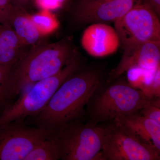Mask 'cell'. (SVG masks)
Instances as JSON below:
<instances>
[{"label": "cell", "instance_id": "ffe728a7", "mask_svg": "<svg viewBox=\"0 0 160 160\" xmlns=\"http://www.w3.org/2000/svg\"><path fill=\"white\" fill-rule=\"evenodd\" d=\"M35 5L41 10L51 11L61 8L63 3L60 0H34Z\"/></svg>", "mask_w": 160, "mask_h": 160}, {"label": "cell", "instance_id": "ba28073f", "mask_svg": "<svg viewBox=\"0 0 160 160\" xmlns=\"http://www.w3.org/2000/svg\"><path fill=\"white\" fill-rule=\"evenodd\" d=\"M114 25L122 46L138 42L160 41L158 16L147 3L135 5L115 22Z\"/></svg>", "mask_w": 160, "mask_h": 160}, {"label": "cell", "instance_id": "5b68a950", "mask_svg": "<svg viewBox=\"0 0 160 160\" xmlns=\"http://www.w3.org/2000/svg\"><path fill=\"white\" fill-rule=\"evenodd\" d=\"M109 129L78 120L67 124L54 135L57 138L60 160H102L101 151Z\"/></svg>", "mask_w": 160, "mask_h": 160}, {"label": "cell", "instance_id": "e0dca14e", "mask_svg": "<svg viewBox=\"0 0 160 160\" xmlns=\"http://www.w3.org/2000/svg\"><path fill=\"white\" fill-rule=\"evenodd\" d=\"M30 17L41 37L53 33L59 26L57 18L50 11L41 10L40 12L30 15Z\"/></svg>", "mask_w": 160, "mask_h": 160}, {"label": "cell", "instance_id": "7a4b0ae2", "mask_svg": "<svg viewBox=\"0 0 160 160\" xmlns=\"http://www.w3.org/2000/svg\"><path fill=\"white\" fill-rule=\"evenodd\" d=\"M151 99L124 81H105L91 95L86 104L88 122L113 121L117 118L139 112Z\"/></svg>", "mask_w": 160, "mask_h": 160}, {"label": "cell", "instance_id": "4fadbf2b", "mask_svg": "<svg viewBox=\"0 0 160 160\" xmlns=\"http://www.w3.org/2000/svg\"><path fill=\"white\" fill-rule=\"evenodd\" d=\"M24 47L9 24H0V64L15 66L24 55Z\"/></svg>", "mask_w": 160, "mask_h": 160}, {"label": "cell", "instance_id": "cb8c5ba5", "mask_svg": "<svg viewBox=\"0 0 160 160\" xmlns=\"http://www.w3.org/2000/svg\"><path fill=\"white\" fill-rule=\"evenodd\" d=\"M60 1H61V2H62L63 4H64V3H65V2H66V1H67V0H60Z\"/></svg>", "mask_w": 160, "mask_h": 160}, {"label": "cell", "instance_id": "277c9868", "mask_svg": "<svg viewBox=\"0 0 160 160\" xmlns=\"http://www.w3.org/2000/svg\"><path fill=\"white\" fill-rule=\"evenodd\" d=\"M84 66L82 60L78 54L56 74L27 87L16 101L12 102L0 113V125L13 121H25L39 113L62 84Z\"/></svg>", "mask_w": 160, "mask_h": 160}, {"label": "cell", "instance_id": "52a82bcc", "mask_svg": "<svg viewBox=\"0 0 160 160\" xmlns=\"http://www.w3.org/2000/svg\"><path fill=\"white\" fill-rule=\"evenodd\" d=\"M52 132L25 121L0 125V160H24L35 147Z\"/></svg>", "mask_w": 160, "mask_h": 160}, {"label": "cell", "instance_id": "9a60e30c", "mask_svg": "<svg viewBox=\"0 0 160 160\" xmlns=\"http://www.w3.org/2000/svg\"><path fill=\"white\" fill-rule=\"evenodd\" d=\"M14 67L0 64V113L17 96Z\"/></svg>", "mask_w": 160, "mask_h": 160}, {"label": "cell", "instance_id": "7c38bea8", "mask_svg": "<svg viewBox=\"0 0 160 160\" xmlns=\"http://www.w3.org/2000/svg\"><path fill=\"white\" fill-rule=\"evenodd\" d=\"M160 152V124L140 114L122 116L113 121Z\"/></svg>", "mask_w": 160, "mask_h": 160}, {"label": "cell", "instance_id": "603a6c76", "mask_svg": "<svg viewBox=\"0 0 160 160\" xmlns=\"http://www.w3.org/2000/svg\"><path fill=\"white\" fill-rule=\"evenodd\" d=\"M29 2V0H11L12 4L13 6L24 9Z\"/></svg>", "mask_w": 160, "mask_h": 160}, {"label": "cell", "instance_id": "9c48e42d", "mask_svg": "<svg viewBox=\"0 0 160 160\" xmlns=\"http://www.w3.org/2000/svg\"><path fill=\"white\" fill-rule=\"evenodd\" d=\"M122 47L121 59L109 73L107 82L116 79L132 68L152 70L160 66V41L133 42Z\"/></svg>", "mask_w": 160, "mask_h": 160}, {"label": "cell", "instance_id": "6da1fadb", "mask_svg": "<svg viewBox=\"0 0 160 160\" xmlns=\"http://www.w3.org/2000/svg\"><path fill=\"white\" fill-rule=\"evenodd\" d=\"M105 81L99 69L84 66L62 84L42 111L28 119L32 125L54 134L67 124L86 116L88 100Z\"/></svg>", "mask_w": 160, "mask_h": 160}, {"label": "cell", "instance_id": "8992f818", "mask_svg": "<svg viewBox=\"0 0 160 160\" xmlns=\"http://www.w3.org/2000/svg\"><path fill=\"white\" fill-rule=\"evenodd\" d=\"M101 151L102 160H160V152L112 121Z\"/></svg>", "mask_w": 160, "mask_h": 160}, {"label": "cell", "instance_id": "8fae6325", "mask_svg": "<svg viewBox=\"0 0 160 160\" xmlns=\"http://www.w3.org/2000/svg\"><path fill=\"white\" fill-rule=\"evenodd\" d=\"M81 43L88 54L103 57L114 53L119 47V38L115 29L105 23H93L83 32Z\"/></svg>", "mask_w": 160, "mask_h": 160}, {"label": "cell", "instance_id": "d6986e66", "mask_svg": "<svg viewBox=\"0 0 160 160\" xmlns=\"http://www.w3.org/2000/svg\"><path fill=\"white\" fill-rule=\"evenodd\" d=\"M141 90L149 98H160V66L156 69L151 82Z\"/></svg>", "mask_w": 160, "mask_h": 160}, {"label": "cell", "instance_id": "3957f363", "mask_svg": "<svg viewBox=\"0 0 160 160\" xmlns=\"http://www.w3.org/2000/svg\"><path fill=\"white\" fill-rule=\"evenodd\" d=\"M77 55L66 39L35 47L14 67L17 95L33 83L56 74Z\"/></svg>", "mask_w": 160, "mask_h": 160}, {"label": "cell", "instance_id": "ac0fdd59", "mask_svg": "<svg viewBox=\"0 0 160 160\" xmlns=\"http://www.w3.org/2000/svg\"><path fill=\"white\" fill-rule=\"evenodd\" d=\"M139 113L160 124V98L151 99L140 110Z\"/></svg>", "mask_w": 160, "mask_h": 160}, {"label": "cell", "instance_id": "5bb4252c", "mask_svg": "<svg viewBox=\"0 0 160 160\" xmlns=\"http://www.w3.org/2000/svg\"><path fill=\"white\" fill-rule=\"evenodd\" d=\"M8 24L25 46L34 45L42 37L25 9L13 6Z\"/></svg>", "mask_w": 160, "mask_h": 160}, {"label": "cell", "instance_id": "2e32d148", "mask_svg": "<svg viewBox=\"0 0 160 160\" xmlns=\"http://www.w3.org/2000/svg\"><path fill=\"white\" fill-rule=\"evenodd\" d=\"M60 158L58 142L52 134L39 143L24 160H60Z\"/></svg>", "mask_w": 160, "mask_h": 160}, {"label": "cell", "instance_id": "7402d4cb", "mask_svg": "<svg viewBox=\"0 0 160 160\" xmlns=\"http://www.w3.org/2000/svg\"><path fill=\"white\" fill-rule=\"evenodd\" d=\"M145 2L149 4L158 16H160V0H146Z\"/></svg>", "mask_w": 160, "mask_h": 160}, {"label": "cell", "instance_id": "30bf717a", "mask_svg": "<svg viewBox=\"0 0 160 160\" xmlns=\"http://www.w3.org/2000/svg\"><path fill=\"white\" fill-rule=\"evenodd\" d=\"M142 0H81L74 12L79 22L105 23L115 22L123 17Z\"/></svg>", "mask_w": 160, "mask_h": 160}, {"label": "cell", "instance_id": "d4e9b609", "mask_svg": "<svg viewBox=\"0 0 160 160\" xmlns=\"http://www.w3.org/2000/svg\"><path fill=\"white\" fill-rule=\"evenodd\" d=\"M98 1H108V0H98Z\"/></svg>", "mask_w": 160, "mask_h": 160}, {"label": "cell", "instance_id": "44dd1931", "mask_svg": "<svg viewBox=\"0 0 160 160\" xmlns=\"http://www.w3.org/2000/svg\"><path fill=\"white\" fill-rule=\"evenodd\" d=\"M12 6L11 0H0V24L8 23Z\"/></svg>", "mask_w": 160, "mask_h": 160}]
</instances>
